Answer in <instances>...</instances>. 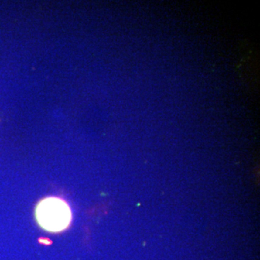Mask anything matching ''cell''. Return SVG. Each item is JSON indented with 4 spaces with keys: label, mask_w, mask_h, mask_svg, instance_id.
Masks as SVG:
<instances>
[{
    "label": "cell",
    "mask_w": 260,
    "mask_h": 260,
    "mask_svg": "<svg viewBox=\"0 0 260 260\" xmlns=\"http://www.w3.org/2000/svg\"><path fill=\"white\" fill-rule=\"evenodd\" d=\"M36 217L43 230L50 233H59L70 225L72 211L64 200L56 197H49L38 203Z\"/></svg>",
    "instance_id": "obj_1"
}]
</instances>
